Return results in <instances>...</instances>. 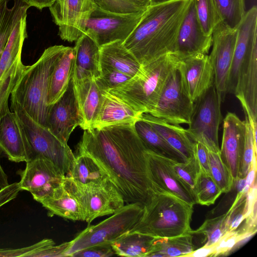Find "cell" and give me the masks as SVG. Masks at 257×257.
Instances as JSON below:
<instances>
[{
	"mask_svg": "<svg viewBox=\"0 0 257 257\" xmlns=\"http://www.w3.org/2000/svg\"><path fill=\"white\" fill-rule=\"evenodd\" d=\"M84 131L78 153L90 155L102 167L124 202L145 206L156 192L148 174L147 150L134 123Z\"/></svg>",
	"mask_w": 257,
	"mask_h": 257,
	"instance_id": "obj_1",
	"label": "cell"
},
{
	"mask_svg": "<svg viewBox=\"0 0 257 257\" xmlns=\"http://www.w3.org/2000/svg\"><path fill=\"white\" fill-rule=\"evenodd\" d=\"M190 0L151 5L123 45L141 65L173 53L178 32Z\"/></svg>",
	"mask_w": 257,
	"mask_h": 257,
	"instance_id": "obj_2",
	"label": "cell"
},
{
	"mask_svg": "<svg viewBox=\"0 0 257 257\" xmlns=\"http://www.w3.org/2000/svg\"><path fill=\"white\" fill-rule=\"evenodd\" d=\"M180 60L173 53L165 54L141 67L125 83L107 91L134 111L150 113ZM107 92V91H106Z\"/></svg>",
	"mask_w": 257,
	"mask_h": 257,
	"instance_id": "obj_3",
	"label": "cell"
},
{
	"mask_svg": "<svg viewBox=\"0 0 257 257\" xmlns=\"http://www.w3.org/2000/svg\"><path fill=\"white\" fill-rule=\"evenodd\" d=\"M67 46L46 49L39 59L28 66L11 94L36 122L46 127L51 107L47 103L49 84L54 67Z\"/></svg>",
	"mask_w": 257,
	"mask_h": 257,
	"instance_id": "obj_4",
	"label": "cell"
},
{
	"mask_svg": "<svg viewBox=\"0 0 257 257\" xmlns=\"http://www.w3.org/2000/svg\"><path fill=\"white\" fill-rule=\"evenodd\" d=\"M193 206L162 192L144 206L142 216L131 230L154 237H171L190 233Z\"/></svg>",
	"mask_w": 257,
	"mask_h": 257,
	"instance_id": "obj_5",
	"label": "cell"
},
{
	"mask_svg": "<svg viewBox=\"0 0 257 257\" xmlns=\"http://www.w3.org/2000/svg\"><path fill=\"white\" fill-rule=\"evenodd\" d=\"M11 109L16 113L23 134L26 162L38 157L45 158L68 176L75 157L67 144L34 121L17 101L11 100Z\"/></svg>",
	"mask_w": 257,
	"mask_h": 257,
	"instance_id": "obj_6",
	"label": "cell"
},
{
	"mask_svg": "<svg viewBox=\"0 0 257 257\" xmlns=\"http://www.w3.org/2000/svg\"><path fill=\"white\" fill-rule=\"evenodd\" d=\"M144 210V206L139 203H128L100 222L88 225L69 241L65 256H71L75 252L93 246L111 244L134 227Z\"/></svg>",
	"mask_w": 257,
	"mask_h": 257,
	"instance_id": "obj_7",
	"label": "cell"
},
{
	"mask_svg": "<svg viewBox=\"0 0 257 257\" xmlns=\"http://www.w3.org/2000/svg\"><path fill=\"white\" fill-rule=\"evenodd\" d=\"M221 101L214 84L195 102L186 132L193 142L204 145L209 151L220 153L218 130L222 116Z\"/></svg>",
	"mask_w": 257,
	"mask_h": 257,
	"instance_id": "obj_8",
	"label": "cell"
},
{
	"mask_svg": "<svg viewBox=\"0 0 257 257\" xmlns=\"http://www.w3.org/2000/svg\"><path fill=\"white\" fill-rule=\"evenodd\" d=\"M26 17L15 26L0 59V117L10 110L9 96L28 66L21 60L22 47L27 37Z\"/></svg>",
	"mask_w": 257,
	"mask_h": 257,
	"instance_id": "obj_9",
	"label": "cell"
},
{
	"mask_svg": "<svg viewBox=\"0 0 257 257\" xmlns=\"http://www.w3.org/2000/svg\"><path fill=\"white\" fill-rule=\"evenodd\" d=\"M145 12L119 14L96 7L87 20L84 34L92 38L99 47L117 41L123 42L136 27Z\"/></svg>",
	"mask_w": 257,
	"mask_h": 257,
	"instance_id": "obj_10",
	"label": "cell"
},
{
	"mask_svg": "<svg viewBox=\"0 0 257 257\" xmlns=\"http://www.w3.org/2000/svg\"><path fill=\"white\" fill-rule=\"evenodd\" d=\"M194 102L182 84L178 67L172 73L151 115L175 124L190 122Z\"/></svg>",
	"mask_w": 257,
	"mask_h": 257,
	"instance_id": "obj_11",
	"label": "cell"
},
{
	"mask_svg": "<svg viewBox=\"0 0 257 257\" xmlns=\"http://www.w3.org/2000/svg\"><path fill=\"white\" fill-rule=\"evenodd\" d=\"M75 185L88 226L96 218L111 215L124 206L123 197L110 179L85 186Z\"/></svg>",
	"mask_w": 257,
	"mask_h": 257,
	"instance_id": "obj_12",
	"label": "cell"
},
{
	"mask_svg": "<svg viewBox=\"0 0 257 257\" xmlns=\"http://www.w3.org/2000/svg\"><path fill=\"white\" fill-rule=\"evenodd\" d=\"M20 174L21 190L30 192L39 202L50 197L66 177L52 162L43 157L27 162Z\"/></svg>",
	"mask_w": 257,
	"mask_h": 257,
	"instance_id": "obj_13",
	"label": "cell"
},
{
	"mask_svg": "<svg viewBox=\"0 0 257 257\" xmlns=\"http://www.w3.org/2000/svg\"><path fill=\"white\" fill-rule=\"evenodd\" d=\"M96 7L94 0H56L49 10L61 39L76 41L84 33L87 20Z\"/></svg>",
	"mask_w": 257,
	"mask_h": 257,
	"instance_id": "obj_14",
	"label": "cell"
},
{
	"mask_svg": "<svg viewBox=\"0 0 257 257\" xmlns=\"http://www.w3.org/2000/svg\"><path fill=\"white\" fill-rule=\"evenodd\" d=\"M237 35V28H230L222 22L212 34V48L209 56L214 70V85L221 102L227 93L228 79Z\"/></svg>",
	"mask_w": 257,
	"mask_h": 257,
	"instance_id": "obj_15",
	"label": "cell"
},
{
	"mask_svg": "<svg viewBox=\"0 0 257 257\" xmlns=\"http://www.w3.org/2000/svg\"><path fill=\"white\" fill-rule=\"evenodd\" d=\"M83 119L76 99L72 78L63 95L51 105L46 127L64 144Z\"/></svg>",
	"mask_w": 257,
	"mask_h": 257,
	"instance_id": "obj_16",
	"label": "cell"
},
{
	"mask_svg": "<svg viewBox=\"0 0 257 257\" xmlns=\"http://www.w3.org/2000/svg\"><path fill=\"white\" fill-rule=\"evenodd\" d=\"M212 42V36L203 33L198 22L194 1L190 0L178 32L173 54L179 60L206 55Z\"/></svg>",
	"mask_w": 257,
	"mask_h": 257,
	"instance_id": "obj_17",
	"label": "cell"
},
{
	"mask_svg": "<svg viewBox=\"0 0 257 257\" xmlns=\"http://www.w3.org/2000/svg\"><path fill=\"white\" fill-rule=\"evenodd\" d=\"M149 178L156 193L172 194L194 206V195L179 178L170 163V159L147 150L146 152Z\"/></svg>",
	"mask_w": 257,
	"mask_h": 257,
	"instance_id": "obj_18",
	"label": "cell"
},
{
	"mask_svg": "<svg viewBox=\"0 0 257 257\" xmlns=\"http://www.w3.org/2000/svg\"><path fill=\"white\" fill-rule=\"evenodd\" d=\"M178 68L183 88L194 102L214 84L213 67L208 54L180 60Z\"/></svg>",
	"mask_w": 257,
	"mask_h": 257,
	"instance_id": "obj_19",
	"label": "cell"
},
{
	"mask_svg": "<svg viewBox=\"0 0 257 257\" xmlns=\"http://www.w3.org/2000/svg\"><path fill=\"white\" fill-rule=\"evenodd\" d=\"M246 134L245 120L228 112L223 119L221 158L228 168L234 184L238 178Z\"/></svg>",
	"mask_w": 257,
	"mask_h": 257,
	"instance_id": "obj_20",
	"label": "cell"
},
{
	"mask_svg": "<svg viewBox=\"0 0 257 257\" xmlns=\"http://www.w3.org/2000/svg\"><path fill=\"white\" fill-rule=\"evenodd\" d=\"M237 35L227 83V93L234 94L240 70L245 59L257 46V7L246 11L237 28Z\"/></svg>",
	"mask_w": 257,
	"mask_h": 257,
	"instance_id": "obj_21",
	"label": "cell"
},
{
	"mask_svg": "<svg viewBox=\"0 0 257 257\" xmlns=\"http://www.w3.org/2000/svg\"><path fill=\"white\" fill-rule=\"evenodd\" d=\"M50 216L57 215L72 221H84L82 205L77 195L76 185L67 176L49 198L40 202Z\"/></svg>",
	"mask_w": 257,
	"mask_h": 257,
	"instance_id": "obj_22",
	"label": "cell"
},
{
	"mask_svg": "<svg viewBox=\"0 0 257 257\" xmlns=\"http://www.w3.org/2000/svg\"><path fill=\"white\" fill-rule=\"evenodd\" d=\"M74 48L75 56L73 82L98 77L100 74V47L92 38L83 34L76 41Z\"/></svg>",
	"mask_w": 257,
	"mask_h": 257,
	"instance_id": "obj_23",
	"label": "cell"
},
{
	"mask_svg": "<svg viewBox=\"0 0 257 257\" xmlns=\"http://www.w3.org/2000/svg\"><path fill=\"white\" fill-rule=\"evenodd\" d=\"M0 150L11 161H27L23 133L16 113L10 110L0 117Z\"/></svg>",
	"mask_w": 257,
	"mask_h": 257,
	"instance_id": "obj_24",
	"label": "cell"
},
{
	"mask_svg": "<svg viewBox=\"0 0 257 257\" xmlns=\"http://www.w3.org/2000/svg\"><path fill=\"white\" fill-rule=\"evenodd\" d=\"M139 118L149 123L186 161L194 157V142L188 135L186 129L149 113H142Z\"/></svg>",
	"mask_w": 257,
	"mask_h": 257,
	"instance_id": "obj_25",
	"label": "cell"
},
{
	"mask_svg": "<svg viewBox=\"0 0 257 257\" xmlns=\"http://www.w3.org/2000/svg\"><path fill=\"white\" fill-rule=\"evenodd\" d=\"M73 84L83 119L80 127L85 130L93 126L102 103V91L99 89L94 78L83 79L73 82Z\"/></svg>",
	"mask_w": 257,
	"mask_h": 257,
	"instance_id": "obj_26",
	"label": "cell"
},
{
	"mask_svg": "<svg viewBox=\"0 0 257 257\" xmlns=\"http://www.w3.org/2000/svg\"><path fill=\"white\" fill-rule=\"evenodd\" d=\"M102 103L92 127L134 123L141 115L106 91H102Z\"/></svg>",
	"mask_w": 257,
	"mask_h": 257,
	"instance_id": "obj_27",
	"label": "cell"
},
{
	"mask_svg": "<svg viewBox=\"0 0 257 257\" xmlns=\"http://www.w3.org/2000/svg\"><path fill=\"white\" fill-rule=\"evenodd\" d=\"M100 69H113L134 76L139 72L141 65L135 57L117 41L100 47Z\"/></svg>",
	"mask_w": 257,
	"mask_h": 257,
	"instance_id": "obj_28",
	"label": "cell"
},
{
	"mask_svg": "<svg viewBox=\"0 0 257 257\" xmlns=\"http://www.w3.org/2000/svg\"><path fill=\"white\" fill-rule=\"evenodd\" d=\"M75 51L68 47L57 62L51 73L48 92L47 103L51 105L63 95L72 78Z\"/></svg>",
	"mask_w": 257,
	"mask_h": 257,
	"instance_id": "obj_29",
	"label": "cell"
},
{
	"mask_svg": "<svg viewBox=\"0 0 257 257\" xmlns=\"http://www.w3.org/2000/svg\"><path fill=\"white\" fill-rule=\"evenodd\" d=\"M78 186L102 183L110 179L102 167L91 156L78 153L68 176Z\"/></svg>",
	"mask_w": 257,
	"mask_h": 257,
	"instance_id": "obj_30",
	"label": "cell"
},
{
	"mask_svg": "<svg viewBox=\"0 0 257 257\" xmlns=\"http://www.w3.org/2000/svg\"><path fill=\"white\" fill-rule=\"evenodd\" d=\"M134 128L147 150L177 162H187L146 121L139 118L135 122Z\"/></svg>",
	"mask_w": 257,
	"mask_h": 257,
	"instance_id": "obj_31",
	"label": "cell"
},
{
	"mask_svg": "<svg viewBox=\"0 0 257 257\" xmlns=\"http://www.w3.org/2000/svg\"><path fill=\"white\" fill-rule=\"evenodd\" d=\"M30 7L22 0H0V59L15 26Z\"/></svg>",
	"mask_w": 257,
	"mask_h": 257,
	"instance_id": "obj_32",
	"label": "cell"
},
{
	"mask_svg": "<svg viewBox=\"0 0 257 257\" xmlns=\"http://www.w3.org/2000/svg\"><path fill=\"white\" fill-rule=\"evenodd\" d=\"M191 233L171 237H154L147 257L185 256L195 249Z\"/></svg>",
	"mask_w": 257,
	"mask_h": 257,
	"instance_id": "obj_33",
	"label": "cell"
},
{
	"mask_svg": "<svg viewBox=\"0 0 257 257\" xmlns=\"http://www.w3.org/2000/svg\"><path fill=\"white\" fill-rule=\"evenodd\" d=\"M154 237L130 231L111 243L115 254L128 257H147Z\"/></svg>",
	"mask_w": 257,
	"mask_h": 257,
	"instance_id": "obj_34",
	"label": "cell"
},
{
	"mask_svg": "<svg viewBox=\"0 0 257 257\" xmlns=\"http://www.w3.org/2000/svg\"><path fill=\"white\" fill-rule=\"evenodd\" d=\"M221 22L236 29L246 13L245 0H213Z\"/></svg>",
	"mask_w": 257,
	"mask_h": 257,
	"instance_id": "obj_35",
	"label": "cell"
},
{
	"mask_svg": "<svg viewBox=\"0 0 257 257\" xmlns=\"http://www.w3.org/2000/svg\"><path fill=\"white\" fill-rule=\"evenodd\" d=\"M222 193L210 175L199 171L195 183L194 195L196 204L209 206L214 204Z\"/></svg>",
	"mask_w": 257,
	"mask_h": 257,
	"instance_id": "obj_36",
	"label": "cell"
},
{
	"mask_svg": "<svg viewBox=\"0 0 257 257\" xmlns=\"http://www.w3.org/2000/svg\"><path fill=\"white\" fill-rule=\"evenodd\" d=\"M198 22L203 33L212 36L215 27L221 21L213 0H194Z\"/></svg>",
	"mask_w": 257,
	"mask_h": 257,
	"instance_id": "obj_37",
	"label": "cell"
},
{
	"mask_svg": "<svg viewBox=\"0 0 257 257\" xmlns=\"http://www.w3.org/2000/svg\"><path fill=\"white\" fill-rule=\"evenodd\" d=\"M210 175L222 193L229 192L233 185L231 173L222 160L220 153L208 151Z\"/></svg>",
	"mask_w": 257,
	"mask_h": 257,
	"instance_id": "obj_38",
	"label": "cell"
},
{
	"mask_svg": "<svg viewBox=\"0 0 257 257\" xmlns=\"http://www.w3.org/2000/svg\"><path fill=\"white\" fill-rule=\"evenodd\" d=\"M97 7L109 12L131 14L145 12L150 0H94Z\"/></svg>",
	"mask_w": 257,
	"mask_h": 257,
	"instance_id": "obj_39",
	"label": "cell"
},
{
	"mask_svg": "<svg viewBox=\"0 0 257 257\" xmlns=\"http://www.w3.org/2000/svg\"><path fill=\"white\" fill-rule=\"evenodd\" d=\"M225 220V213L208 219L197 229H192L191 233L192 235H202L205 241L203 245H214L226 232Z\"/></svg>",
	"mask_w": 257,
	"mask_h": 257,
	"instance_id": "obj_40",
	"label": "cell"
},
{
	"mask_svg": "<svg viewBox=\"0 0 257 257\" xmlns=\"http://www.w3.org/2000/svg\"><path fill=\"white\" fill-rule=\"evenodd\" d=\"M170 163L179 178L194 195L195 180L199 171L194 158L185 162H179L170 159Z\"/></svg>",
	"mask_w": 257,
	"mask_h": 257,
	"instance_id": "obj_41",
	"label": "cell"
},
{
	"mask_svg": "<svg viewBox=\"0 0 257 257\" xmlns=\"http://www.w3.org/2000/svg\"><path fill=\"white\" fill-rule=\"evenodd\" d=\"M254 234L241 229L226 232L215 244V252L214 256L228 254L237 245L249 239Z\"/></svg>",
	"mask_w": 257,
	"mask_h": 257,
	"instance_id": "obj_42",
	"label": "cell"
},
{
	"mask_svg": "<svg viewBox=\"0 0 257 257\" xmlns=\"http://www.w3.org/2000/svg\"><path fill=\"white\" fill-rule=\"evenodd\" d=\"M247 194L236 197L230 209L225 213L226 232L236 230L245 219Z\"/></svg>",
	"mask_w": 257,
	"mask_h": 257,
	"instance_id": "obj_43",
	"label": "cell"
},
{
	"mask_svg": "<svg viewBox=\"0 0 257 257\" xmlns=\"http://www.w3.org/2000/svg\"><path fill=\"white\" fill-rule=\"evenodd\" d=\"M133 76L121 72L107 68L100 69V74L95 78L96 84L101 91H108L122 85Z\"/></svg>",
	"mask_w": 257,
	"mask_h": 257,
	"instance_id": "obj_44",
	"label": "cell"
},
{
	"mask_svg": "<svg viewBox=\"0 0 257 257\" xmlns=\"http://www.w3.org/2000/svg\"><path fill=\"white\" fill-rule=\"evenodd\" d=\"M246 134L244 148L240 165L239 177H245L250 169L254 155H256L257 148L255 147L250 123L245 116Z\"/></svg>",
	"mask_w": 257,
	"mask_h": 257,
	"instance_id": "obj_45",
	"label": "cell"
},
{
	"mask_svg": "<svg viewBox=\"0 0 257 257\" xmlns=\"http://www.w3.org/2000/svg\"><path fill=\"white\" fill-rule=\"evenodd\" d=\"M55 244L51 239L45 238L29 246L17 249H0V257H30L36 252Z\"/></svg>",
	"mask_w": 257,
	"mask_h": 257,
	"instance_id": "obj_46",
	"label": "cell"
},
{
	"mask_svg": "<svg viewBox=\"0 0 257 257\" xmlns=\"http://www.w3.org/2000/svg\"><path fill=\"white\" fill-rule=\"evenodd\" d=\"M116 255L111 244L98 245L75 252L73 257H109Z\"/></svg>",
	"mask_w": 257,
	"mask_h": 257,
	"instance_id": "obj_47",
	"label": "cell"
},
{
	"mask_svg": "<svg viewBox=\"0 0 257 257\" xmlns=\"http://www.w3.org/2000/svg\"><path fill=\"white\" fill-rule=\"evenodd\" d=\"M194 142V158L199 167V171L210 175L208 149L201 143Z\"/></svg>",
	"mask_w": 257,
	"mask_h": 257,
	"instance_id": "obj_48",
	"label": "cell"
},
{
	"mask_svg": "<svg viewBox=\"0 0 257 257\" xmlns=\"http://www.w3.org/2000/svg\"><path fill=\"white\" fill-rule=\"evenodd\" d=\"M69 245V241L59 245L55 244L49 246L43 249L32 253L30 257H58L65 256V251Z\"/></svg>",
	"mask_w": 257,
	"mask_h": 257,
	"instance_id": "obj_49",
	"label": "cell"
},
{
	"mask_svg": "<svg viewBox=\"0 0 257 257\" xmlns=\"http://www.w3.org/2000/svg\"><path fill=\"white\" fill-rule=\"evenodd\" d=\"M21 190L19 182H15L0 191V207L15 199Z\"/></svg>",
	"mask_w": 257,
	"mask_h": 257,
	"instance_id": "obj_50",
	"label": "cell"
},
{
	"mask_svg": "<svg viewBox=\"0 0 257 257\" xmlns=\"http://www.w3.org/2000/svg\"><path fill=\"white\" fill-rule=\"evenodd\" d=\"M215 252V244L210 246L203 245L201 247L186 255L185 257L214 256Z\"/></svg>",
	"mask_w": 257,
	"mask_h": 257,
	"instance_id": "obj_51",
	"label": "cell"
},
{
	"mask_svg": "<svg viewBox=\"0 0 257 257\" xmlns=\"http://www.w3.org/2000/svg\"><path fill=\"white\" fill-rule=\"evenodd\" d=\"M256 155H254L251 165L247 175L245 176L246 186L244 191L247 193L250 188L256 181Z\"/></svg>",
	"mask_w": 257,
	"mask_h": 257,
	"instance_id": "obj_52",
	"label": "cell"
},
{
	"mask_svg": "<svg viewBox=\"0 0 257 257\" xmlns=\"http://www.w3.org/2000/svg\"><path fill=\"white\" fill-rule=\"evenodd\" d=\"M30 7H34L40 10L51 7L56 0H22Z\"/></svg>",
	"mask_w": 257,
	"mask_h": 257,
	"instance_id": "obj_53",
	"label": "cell"
},
{
	"mask_svg": "<svg viewBox=\"0 0 257 257\" xmlns=\"http://www.w3.org/2000/svg\"><path fill=\"white\" fill-rule=\"evenodd\" d=\"M237 190V196H240L243 194H247L244 191L246 186L245 177H239L237 179L235 183Z\"/></svg>",
	"mask_w": 257,
	"mask_h": 257,
	"instance_id": "obj_54",
	"label": "cell"
},
{
	"mask_svg": "<svg viewBox=\"0 0 257 257\" xmlns=\"http://www.w3.org/2000/svg\"><path fill=\"white\" fill-rule=\"evenodd\" d=\"M9 185L8 176L0 165V191Z\"/></svg>",
	"mask_w": 257,
	"mask_h": 257,
	"instance_id": "obj_55",
	"label": "cell"
},
{
	"mask_svg": "<svg viewBox=\"0 0 257 257\" xmlns=\"http://www.w3.org/2000/svg\"><path fill=\"white\" fill-rule=\"evenodd\" d=\"M171 1H173V0H150L151 5L161 4V3L170 2Z\"/></svg>",
	"mask_w": 257,
	"mask_h": 257,
	"instance_id": "obj_56",
	"label": "cell"
}]
</instances>
